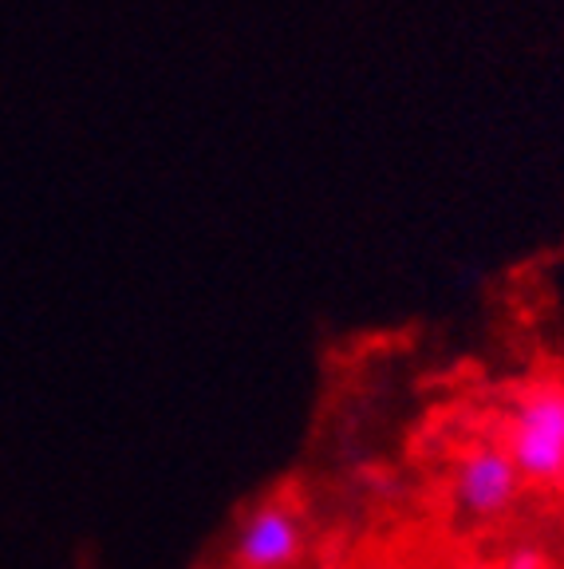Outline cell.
<instances>
[{
  "label": "cell",
  "mask_w": 564,
  "mask_h": 569,
  "mask_svg": "<svg viewBox=\"0 0 564 569\" xmlns=\"http://www.w3.org/2000/svg\"><path fill=\"white\" fill-rule=\"evenodd\" d=\"M517 487L521 475L510 455H505V447H477L459 462V475H454L459 507L474 518H494L502 510H510V502L517 498Z\"/></svg>",
  "instance_id": "3957f363"
},
{
  "label": "cell",
  "mask_w": 564,
  "mask_h": 569,
  "mask_svg": "<svg viewBox=\"0 0 564 569\" xmlns=\"http://www.w3.org/2000/svg\"><path fill=\"white\" fill-rule=\"evenodd\" d=\"M304 550V530L296 515L281 502L253 510L241 522L238 542H233V561L241 569H289Z\"/></svg>",
  "instance_id": "7a4b0ae2"
},
{
  "label": "cell",
  "mask_w": 564,
  "mask_h": 569,
  "mask_svg": "<svg viewBox=\"0 0 564 569\" xmlns=\"http://www.w3.org/2000/svg\"><path fill=\"white\" fill-rule=\"evenodd\" d=\"M502 569H553V566H548L545 553L533 550V546H517V550H510L502 558Z\"/></svg>",
  "instance_id": "277c9868"
},
{
  "label": "cell",
  "mask_w": 564,
  "mask_h": 569,
  "mask_svg": "<svg viewBox=\"0 0 564 569\" xmlns=\"http://www.w3.org/2000/svg\"><path fill=\"white\" fill-rule=\"evenodd\" d=\"M505 455L521 479L564 482V388L537 383L505 423Z\"/></svg>",
  "instance_id": "6da1fadb"
}]
</instances>
